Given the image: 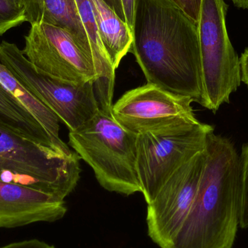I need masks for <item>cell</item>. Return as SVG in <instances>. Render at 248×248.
<instances>
[{"label": "cell", "mask_w": 248, "mask_h": 248, "mask_svg": "<svg viewBox=\"0 0 248 248\" xmlns=\"http://www.w3.org/2000/svg\"><path fill=\"white\" fill-rule=\"evenodd\" d=\"M25 22H27V17L23 7L0 0V36Z\"/></svg>", "instance_id": "17"}, {"label": "cell", "mask_w": 248, "mask_h": 248, "mask_svg": "<svg viewBox=\"0 0 248 248\" xmlns=\"http://www.w3.org/2000/svg\"><path fill=\"white\" fill-rule=\"evenodd\" d=\"M0 248H55L52 245L47 244L41 240H25V241L17 242V243H11L7 246L0 247Z\"/></svg>", "instance_id": "22"}, {"label": "cell", "mask_w": 248, "mask_h": 248, "mask_svg": "<svg viewBox=\"0 0 248 248\" xmlns=\"http://www.w3.org/2000/svg\"><path fill=\"white\" fill-rule=\"evenodd\" d=\"M64 200L42 191L0 181V228L54 222L67 213Z\"/></svg>", "instance_id": "11"}, {"label": "cell", "mask_w": 248, "mask_h": 248, "mask_svg": "<svg viewBox=\"0 0 248 248\" xmlns=\"http://www.w3.org/2000/svg\"><path fill=\"white\" fill-rule=\"evenodd\" d=\"M171 1L198 24L202 0H171Z\"/></svg>", "instance_id": "20"}, {"label": "cell", "mask_w": 248, "mask_h": 248, "mask_svg": "<svg viewBox=\"0 0 248 248\" xmlns=\"http://www.w3.org/2000/svg\"><path fill=\"white\" fill-rule=\"evenodd\" d=\"M26 11L27 22L31 25L39 23L43 17V0H21Z\"/></svg>", "instance_id": "19"}, {"label": "cell", "mask_w": 248, "mask_h": 248, "mask_svg": "<svg viewBox=\"0 0 248 248\" xmlns=\"http://www.w3.org/2000/svg\"><path fill=\"white\" fill-rule=\"evenodd\" d=\"M203 173L190 211L167 248H233L240 227V155L214 131L207 138Z\"/></svg>", "instance_id": "2"}, {"label": "cell", "mask_w": 248, "mask_h": 248, "mask_svg": "<svg viewBox=\"0 0 248 248\" xmlns=\"http://www.w3.org/2000/svg\"><path fill=\"white\" fill-rule=\"evenodd\" d=\"M241 65L242 81L248 87V48L244 51L240 57Z\"/></svg>", "instance_id": "23"}, {"label": "cell", "mask_w": 248, "mask_h": 248, "mask_svg": "<svg viewBox=\"0 0 248 248\" xmlns=\"http://www.w3.org/2000/svg\"><path fill=\"white\" fill-rule=\"evenodd\" d=\"M0 62L70 131H77L100 110L95 83L65 82L37 72L14 43H0Z\"/></svg>", "instance_id": "8"}, {"label": "cell", "mask_w": 248, "mask_h": 248, "mask_svg": "<svg viewBox=\"0 0 248 248\" xmlns=\"http://www.w3.org/2000/svg\"><path fill=\"white\" fill-rule=\"evenodd\" d=\"M235 7L241 9H248V0H230Z\"/></svg>", "instance_id": "25"}, {"label": "cell", "mask_w": 248, "mask_h": 248, "mask_svg": "<svg viewBox=\"0 0 248 248\" xmlns=\"http://www.w3.org/2000/svg\"><path fill=\"white\" fill-rule=\"evenodd\" d=\"M192 103L189 97L147 83L124 93L113 105L112 113L118 123L137 135L155 128L197 120Z\"/></svg>", "instance_id": "10"}, {"label": "cell", "mask_w": 248, "mask_h": 248, "mask_svg": "<svg viewBox=\"0 0 248 248\" xmlns=\"http://www.w3.org/2000/svg\"><path fill=\"white\" fill-rule=\"evenodd\" d=\"M0 121L7 128L20 137L36 144L53 149L56 151L49 136L42 125L36 122L31 114L1 84Z\"/></svg>", "instance_id": "14"}, {"label": "cell", "mask_w": 248, "mask_h": 248, "mask_svg": "<svg viewBox=\"0 0 248 248\" xmlns=\"http://www.w3.org/2000/svg\"><path fill=\"white\" fill-rule=\"evenodd\" d=\"M224 0H202L198 23L203 97L201 106L216 113L242 82L240 59L229 37Z\"/></svg>", "instance_id": "7"}, {"label": "cell", "mask_w": 248, "mask_h": 248, "mask_svg": "<svg viewBox=\"0 0 248 248\" xmlns=\"http://www.w3.org/2000/svg\"><path fill=\"white\" fill-rule=\"evenodd\" d=\"M170 1H171V0H170Z\"/></svg>", "instance_id": "27"}, {"label": "cell", "mask_w": 248, "mask_h": 248, "mask_svg": "<svg viewBox=\"0 0 248 248\" xmlns=\"http://www.w3.org/2000/svg\"><path fill=\"white\" fill-rule=\"evenodd\" d=\"M214 131L197 119L137 134V173L147 204L179 168L205 150Z\"/></svg>", "instance_id": "6"}, {"label": "cell", "mask_w": 248, "mask_h": 248, "mask_svg": "<svg viewBox=\"0 0 248 248\" xmlns=\"http://www.w3.org/2000/svg\"><path fill=\"white\" fill-rule=\"evenodd\" d=\"M22 52L37 72L74 84L95 83L102 106H113L114 85L105 77L94 57L66 31L49 23L31 25Z\"/></svg>", "instance_id": "5"}, {"label": "cell", "mask_w": 248, "mask_h": 248, "mask_svg": "<svg viewBox=\"0 0 248 248\" xmlns=\"http://www.w3.org/2000/svg\"><path fill=\"white\" fill-rule=\"evenodd\" d=\"M0 84L42 125L59 154L68 157L74 156L75 153L71 151L60 137V120L58 116L31 94L1 62Z\"/></svg>", "instance_id": "13"}, {"label": "cell", "mask_w": 248, "mask_h": 248, "mask_svg": "<svg viewBox=\"0 0 248 248\" xmlns=\"http://www.w3.org/2000/svg\"><path fill=\"white\" fill-rule=\"evenodd\" d=\"M137 0H121L123 8L124 20L129 30L132 33L134 26V12Z\"/></svg>", "instance_id": "21"}, {"label": "cell", "mask_w": 248, "mask_h": 248, "mask_svg": "<svg viewBox=\"0 0 248 248\" xmlns=\"http://www.w3.org/2000/svg\"><path fill=\"white\" fill-rule=\"evenodd\" d=\"M76 1L81 22L91 45L94 58L104 72L108 80L114 84L116 71L112 66L100 40V33L94 18L91 3L89 0H76Z\"/></svg>", "instance_id": "16"}, {"label": "cell", "mask_w": 248, "mask_h": 248, "mask_svg": "<svg viewBox=\"0 0 248 248\" xmlns=\"http://www.w3.org/2000/svg\"><path fill=\"white\" fill-rule=\"evenodd\" d=\"M93 7L100 40L115 71L131 50L132 33L125 22L104 0H89Z\"/></svg>", "instance_id": "12"}, {"label": "cell", "mask_w": 248, "mask_h": 248, "mask_svg": "<svg viewBox=\"0 0 248 248\" xmlns=\"http://www.w3.org/2000/svg\"><path fill=\"white\" fill-rule=\"evenodd\" d=\"M116 13L118 16L125 22L124 20V15L123 8H122V2L121 0H104Z\"/></svg>", "instance_id": "24"}, {"label": "cell", "mask_w": 248, "mask_h": 248, "mask_svg": "<svg viewBox=\"0 0 248 248\" xmlns=\"http://www.w3.org/2000/svg\"><path fill=\"white\" fill-rule=\"evenodd\" d=\"M80 157L32 142L0 121V181L24 185L65 200L78 185Z\"/></svg>", "instance_id": "4"}, {"label": "cell", "mask_w": 248, "mask_h": 248, "mask_svg": "<svg viewBox=\"0 0 248 248\" xmlns=\"http://www.w3.org/2000/svg\"><path fill=\"white\" fill-rule=\"evenodd\" d=\"M43 17L41 22L58 26L68 31L78 45L94 57L98 65L81 22L76 0H43ZM98 66L107 81L114 84L108 80L100 65Z\"/></svg>", "instance_id": "15"}, {"label": "cell", "mask_w": 248, "mask_h": 248, "mask_svg": "<svg viewBox=\"0 0 248 248\" xmlns=\"http://www.w3.org/2000/svg\"><path fill=\"white\" fill-rule=\"evenodd\" d=\"M69 145L94 172L100 186L122 195L141 192L137 167V135L100 108L77 131H70Z\"/></svg>", "instance_id": "3"}, {"label": "cell", "mask_w": 248, "mask_h": 248, "mask_svg": "<svg viewBox=\"0 0 248 248\" xmlns=\"http://www.w3.org/2000/svg\"><path fill=\"white\" fill-rule=\"evenodd\" d=\"M130 52L147 84L202 104L198 24L170 0H137Z\"/></svg>", "instance_id": "1"}, {"label": "cell", "mask_w": 248, "mask_h": 248, "mask_svg": "<svg viewBox=\"0 0 248 248\" xmlns=\"http://www.w3.org/2000/svg\"><path fill=\"white\" fill-rule=\"evenodd\" d=\"M206 150L177 169L147 204V234L160 248L171 244L187 217L206 162Z\"/></svg>", "instance_id": "9"}, {"label": "cell", "mask_w": 248, "mask_h": 248, "mask_svg": "<svg viewBox=\"0 0 248 248\" xmlns=\"http://www.w3.org/2000/svg\"><path fill=\"white\" fill-rule=\"evenodd\" d=\"M242 176V198L240 227L248 228V143L242 147L240 155Z\"/></svg>", "instance_id": "18"}, {"label": "cell", "mask_w": 248, "mask_h": 248, "mask_svg": "<svg viewBox=\"0 0 248 248\" xmlns=\"http://www.w3.org/2000/svg\"><path fill=\"white\" fill-rule=\"evenodd\" d=\"M6 1L14 4V5L17 6V7H23V5H22L21 0H6Z\"/></svg>", "instance_id": "26"}]
</instances>
